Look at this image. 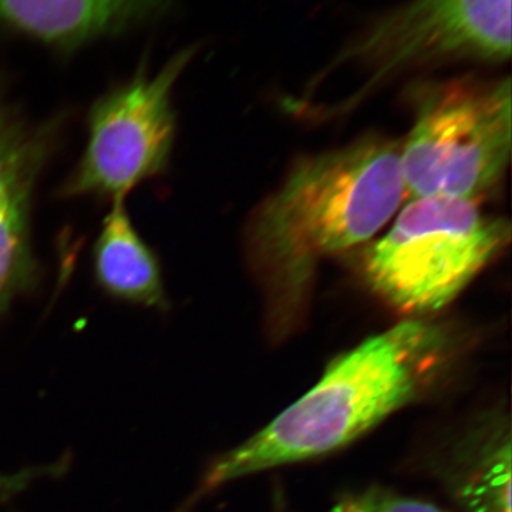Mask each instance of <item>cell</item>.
I'll return each mask as SVG.
<instances>
[{
    "label": "cell",
    "mask_w": 512,
    "mask_h": 512,
    "mask_svg": "<svg viewBox=\"0 0 512 512\" xmlns=\"http://www.w3.org/2000/svg\"><path fill=\"white\" fill-rule=\"evenodd\" d=\"M190 57L181 53L156 76L141 72L93 104L86 147L60 197L126 200L167 170L177 134L173 89Z\"/></svg>",
    "instance_id": "cell-5"
},
{
    "label": "cell",
    "mask_w": 512,
    "mask_h": 512,
    "mask_svg": "<svg viewBox=\"0 0 512 512\" xmlns=\"http://www.w3.org/2000/svg\"><path fill=\"white\" fill-rule=\"evenodd\" d=\"M511 239L510 222L480 202L410 198L363 256L367 284L406 315L450 305Z\"/></svg>",
    "instance_id": "cell-3"
},
{
    "label": "cell",
    "mask_w": 512,
    "mask_h": 512,
    "mask_svg": "<svg viewBox=\"0 0 512 512\" xmlns=\"http://www.w3.org/2000/svg\"><path fill=\"white\" fill-rule=\"evenodd\" d=\"M332 512H444L434 504L372 485L340 495Z\"/></svg>",
    "instance_id": "cell-11"
},
{
    "label": "cell",
    "mask_w": 512,
    "mask_h": 512,
    "mask_svg": "<svg viewBox=\"0 0 512 512\" xmlns=\"http://www.w3.org/2000/svg\"><path fill=\"white\" fill-rule=\"evenodd\" d=\"M59 124L32 126L0 103V318L39 284L33 198L56 148Z\"/></svg>",
    "instance_id": "cell-7"
},
{
    "label": "cell",
    "mask_w": 512,
    "mask_h": 512,
    "mask_svg": "<svg viewBox=\"0 0 512 512\" xmlns=\"http://www.w3.org/2000/svg\"><path fill=\"white\" fill-rule=\"evenodd\" d=\"M62 466L25 468V470L16 471V473H2L0 471V503H8L13 498L18 497L23 491L28 490L30 485L35 483L37 478H43L47 473H57Z\"/></svg>",
    "instance_id": "cell-12"
},
{
    "label": "cell",
    "mask_w": 512,
    "mask_h": 512,
    "mask_svg": "<svg viewBox=\"0 0 512 512\" xmlns=\"http://www.w3.org/2000/svg\"><path fill=\"white\" fill-rule=\"evenodd\" d=\"M511 421L485 409L458 427L431 463L458 512H511Z\"/></svg>",
    "instance_id": "cell-8"
},
{
    "label": "cell",
    "mask_w": 512,
    "mask_h": 512,
    "mask_svg": "<svg viewBox=\"0 0 512 512\" xmlns=\"http://www.w3.org/2000/svg\"><path fill=\"white\" fill-rule=\"evenodd\" d=\"M140 0H0V19L60 47L79 45L123 18Z\"/></svg>",
    "instance_id": "cell-10"
},
{
    "label": "cell",
    "mask_w": 512,
    "mask_h": 512,
    "mask_svg": "<svg viewBox=\"0 0 512 512\" xmlns=\"http://www.w3.org/2000/svg\"><path fill=\"white\" fill-rule=\"evenodd\" d=\"M456 356L443 326L410 319L336 356L309 392L264 429L211 464L187 507L269 468L326 456L423 399L444 379Z\"/></svg>",
    "instance_id": "cell-2"
},
{
    "label": "cell",
    "mask_w": 512,
    "mask_h": 512,
    "mask_svg": "<svg viewBox=\"0 0 512 512\" xmlns=\"http://www.w3.org/2000/svg\"><path fill=\"white\" fill-rule=\"evenodd\" d=\"M97 286L116 301L167 311L160 258L131 220L126 200L113 201L93 247Z\"/></svg>",
    "instance_id": "cell-9"
},
{
    "label": "cell",
    "mask_w": 512,
    "mask_h": 512,
    "mask_svg": "<svg viewBox=\"0 0 512 512\" xmlns=\"http://www.w3.org/2000/svg\"><path fill=\"white\" fill-rule=\"evenodd\" d=\"M274 512H288V511L285 510L284 504L281 503L278 505V507L275 508Z\"/></svg>",
    "instance_id": "cell-13"
},
{
    "label": "cell",
    "mask_w": 512,
    "mask_h": 512,
    "mask_svg": "<svg viewBox=\"0 0 512 512\" xmlns=\"http://www.w3.org/2000/svg\"><path fill=\"white\" fill-rule=\"evenodd\" d=\"M404 198L400 144L387 138H360L295 164L247 238L272 336L298 325L320 262L375 237Z\"/></svg>",
    "instance_id": "cell-1"
},
{
    "label": "cell",
    "mask_w": 512,
    "mask_h": 512,
    "mask_svg": "<svg viewBox=\"0 0 512 512\" xmlns=\"http://www.w3.org/2000/svg\"><path fill=\"white\" fill-rule=\"evenodd\" d=\"M511 150L510 79L421 86L412 130L400 144L406 198L480 202L503 178Z\"/></svg>",
    "instance_id": "cell-4"
},
{
    "label": "cell",
    "mask_w": 512,
    "mask_h": 512,
    "mask_svg": "<svg viewBox=\"0 0 512 512\" xmlns=\"http://www.w3.org/2000/svg\"><path fill=\"white\" fill-rule=\"evenodd\" d=\"M511 56V0H412L389 13L339 57L365 72L353 107L407 70L448 60L503 62Z\"/></svg>",
    "instance_id": "cell-6"
}]
</instances>
